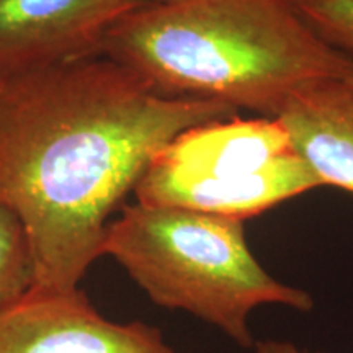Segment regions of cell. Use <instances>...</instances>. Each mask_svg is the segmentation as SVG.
I'll list each match as a JSON object with an SVG mask.
<instances>
[{
  "label": "cell",
  "mask_w": 353,
  "mask_h": 353,
  "mask_svg": "<svg viewBox=\"0 0 353 353\" xmlns=\"http://www.w3.org/2000/svg\"><path fill=\"white\" fill-rule=\"evenodd\" d=\"M276 120L322 187L353 195V77L322 79L301 87Z\"/></svg>",
  "instance_id": "7"
},
{
  "label": "cell",
  "mask_w": 353,
  "mask_h": 353,
  "mask_svg": "<svg viewBox=\"0 0 353 353\" xmlns=\"http://www.w3.org/2000/svg\"><path fill=\"white\" fill-rule=\"evenodd\" d=\"M296 8L317 37L353 59V0H307Z\"/></svg>",
  "instance_id": "9"
},
{
  "label": "cell",
  "mask_w": 353,
  "mask_h": 353,
  "mask_svg": "<svg viewBox=\"0 0 353 353\" xmlns=\"http://www.w3.org/2000/svg\"><path fill=\"white\" fill-rule=\"evenodd\" d=\"M145 3H172L176 2V0H144Z\"/></svg>",
  "instance_id": "11"
},
{
  "label": "cell",
  "mask_w": 353,
  "mask_h": 353,
  "mask_svg": "<svg viewBox=\"0 0 353 353\" xmlns=\"http://www.w3.org/2000/svg\"><path fill=\"white\" fill-rule=\"evenodd\" d=\"M0 353H176L161 329L101 316L81 288H30L0 307Z\"/></svg>",
  "instance_id": "5"
},
{
  "label": "cell",
  "mask_w": 353,
  "mask_h": 353,
  "mask_svg": "<svg viewBox=\"0 0 353 353\" xmlns=\"http://www.w3.org/2000/svg\"><path fill=\"white\" fill-rule=\"evenodd\" d=\"M291 2L294 3V6H298V3H303V2H307V0H291Z\"/></svg>",
  "instance_id": "12"
},
{
  "label": "cell",
  "mask_w": 353,
  "mask_h": 353,
  "mask_svg": "<svg viewBox=\"0 0 353 353\" xmlns=\"http://www.w3.org/2000/svg\"><path fill=\"white\" fill-rule=\"evenodd\" d=\"M103 255L154 304L198 317L245 350L255 347L250 316L257 307H314L307 291L265 270L241 219L136 201L110 221Z\"/></svg>",
  "instance_id": "3"
},
{
  "label": "cell",
  "mask_w": 353,
  "mask_h": 353,
  "mask_svg": "<svg viewBox=\"0 0 353 353\" xmlns=\"http://www.w3.org/2000/svg\"><path fill=\"white\" fill-rule=\"evenodd\" d=\"M144 0H0V79L101 56L110 30Z\"/></svg>",
  "instance_id": "6"
},
{
  "label": "cell",
  "mask_w": 353,
  "mask_h": 353,
  "mask_svg": "<svg viewBox=\"0 0 353 353\" xmlns=\"http://www.w3.org/2000/svg\"><path fill=\"white\" fill-rule=\"evenodd\" d=\"M100 54L167 99L263 118L307 83L353 77L352 57L317 37L291 0L145 3L110 30Z\"/></svg>",
  "instance_id": "2"
},
{
  "label": "cell",
  "mask_w": 353,
  "mask_h": 353,
  "mask_svg": "<svg viewBox=\"0 0 353 353\" xmlns=\"http://www.w3.org/2000/svg\"><path fill=\"white\" fill-rule=\"evenodd\" d=\"M237 113L159 95L107 56L0 79V206L23 228L33 288H79L157 152Z\"/></svg>",
  "instance_id": "1"
},
{
  "label": "cell",
  "mask_w": 353,
  "mask_h": 353,
  "mask_svg": "<svg viewBox=\"0 0 353 353\" xmlns=\"http://www.w3.org/2000/svg\"><path fill=\"white\" fill-rule=\"evenodd\" d=\"M33 283V260L23 228L0 206V307L25 294Z\"/></svg>",
  "instance_id": "8"
},
{
  "label": "cell",
  "mask_w": 353,
  "mask_h": 353,
  "mask_svg": "<svg viewBox=\"0 0 353 353\" xmlns=\"http://www.w3.org/2000/svg\"><path fill=\"white\" fill-rule=\"evenodd\" d=\"M254 353H324V352H309L304 348H299L293 342L288 341H275V339H268V341L255 342L252 348Z\"/></svg>",
  "instance_id": "10"
},
{
  "label": "cell",
  "mask_w": 353,
  "mask_h": 353,
  "mask_svg": "<svg viewBox=\"0 0 353 353\" xmlns=\"http://www.w3.org/2000/svg\"><path fill=\"white\" fill-rule=\"evenodd\" d=\"M319 187L276 118L236 114L172 139L152 159L134 196L143 205L245 221Z\"/></svg>",
  "instance_id": "4"
}]
</instances>
